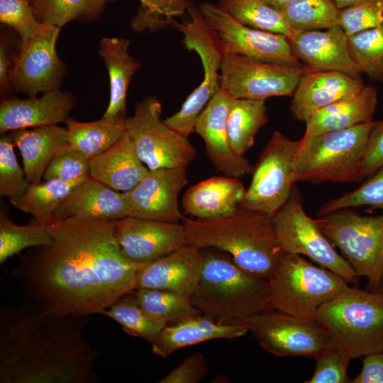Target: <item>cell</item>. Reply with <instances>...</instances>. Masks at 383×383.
I'll return each instance as SVG.
<instances>
[{
    "label": "cell",
    "instance_id": "4dcf8cb0",
    "mask_svg": "<svg viewBox=\"0 0 383 383\" xmlns=\"http://www.w3.org/2000/svg\"><path fill=\"white\" fill-rule=\"evenodd\" d=\"M126 115L105 117L91 122H80L68 118V146L89 159L113 146L126 132Z\"/></svg>",
    "mask_w": 383,
    "mask_h": 383
},
{
    "label": "cell",
    "instance_id": "e575fe53",
    "mask_svg": "<svg viewBox=\"0 0 383 383\" xmlns=\"http://www.w3.org/2000/svg\"><path fill=\"white\" fill-rule=\"evenodd\" d=\"M227 13L249 27L279 33L292 38L298 32L284 20L280 11L264 0H218Z\"/></svg>",
    "mask_w": 383,
    "mask_h": 383
},
{
    "label": "cell",
    "instance_id": "ab89813d",
    "mask_svg": "<svg viewBox=\"0 0 383 383\" xmlns=\"http://www.w3.org/2000/svg\"><path fill=\"white\" fill-rule=\"evenodd\" d=\"M351 57L368 77L383 81V23L348 37Z\"/></svg>",
    "mask_w": 383,
    "mask_h": 383
},
{
    "label": "cell",
    "instance_id": "11a10c76",
    "mask_svg": "<svg viewBox=\"0 0 383 383\" xmlns=\"http://www.w3.org/2000/svg\"><path fill=\"white\" fill-rule=\"evenodd\" d=\"M378 292L383 296V279H382V282L380 284Z\"/></svg>",
    "mask_w": 383,
    "mask_h": 383
},
{
    "label": "cell",
    "instance_id": "30bf717a",
    "mask_svg": "<svg viewBox=\"0 0 383 383\" xmlns=\"http://www.w3.org/2000/svg\"><path fill=\"white\" fill-rule=\"evenodd\" d=\"M301 139L274 131L252 170L251 183L239 209L274 216L289 199Z\"/></svg>",
    "mask_w": 383,
    "mask_h": 383
},
{
    "label": "cell",
    "instance_id": "4fadbf2b",
    "mask_svg": "<svg viewBox=\"0 0 383 383\" xmlns=\"http://www.w3.org/2000/svg\"><path fill=\"white\" fill-rule=\"evenodd\" d=\"M305 67L260 62L226 52L220 70V85L235 99L265 101L293 96Z\"/></svg>",
    "mask_w": 383,
    "mask_h": 383
},
{
    "label": "cell",
    "instance_id": "4316f807",
    "mask_svg": "<svg viewBox=\"0 0 383 383\" xmlns=\"http://www.w3.org/2000/svg\"><path fill=\"white\" fill-rule=\"evenodd\" d=\"M148 171L126 132L110 148L90 159V177L118 192L134 188Z\"/></svg>",
    "mask_w": 383,
    "mask_h": 383
},
{
    "label": "cell",
    "instance_id": "f1b7e54d",
    "mask_svg": "<svg viewBox=\"0 0 383 383\" xmlns=\"http://www.w3.org/2000/svg\"><path fill=\"white\" fill-rule=\"evenodd\" d=\"M8 134L21 152L29 183L40 182L52 157L68 146L67 129L57 125L19 129Z\"/></svg>",
    "mask_w": 383,
    "mask_h": 383
},
{
    "label": "cell",
    "instance_id": "277c9868",
    "mask_svg": "<svg viewBox=\"0 0 383 383\" xmlns=\"http://www.w3.org/2000/svg\"><path fill=\"white\" fill-rule=\"evenodd\" d=\"M198 287L190 296L204 315L222 323H243L273 309L269 282L240 267L228 254L204 249Z\"/></svg>",
    "mask_w": 383,
    "mask_h": 383
},
{
    "label": "cell",
    "instance_id": "ee69618b",
    "mask_svg": "<svg viewBox=\"0 0 383 383\" xmlns=\"http://www.w3.org/2000/svg\"><path fill=\"white\" fill-rule=\"evenodd\" d=\"M14 144L8 133L0 138V195L9 199L23 194L29 182L18 165L13 151Z\"/></svg>",
    "mask_w": 383,
    "mask_h": 383
},
{
    "label": "cell",
    "instance_id": "d590c367",
    "mask_svg": "<svg viewBox=\"0 0 383 383\" xmlns=\"http://www.w3.org/2000/svg\"><path fill=\"white\" fill-rule=\"evenodd\" d=\"M107 0H33L31 6L41 23L62 27L70 21L98 20Z\"/></svg>",
    "mask_w": 383,
    "mask_h": 383
},
{
    "label": "cell",
    "instance_id": "d6a6232c",
    "mask_svg": "<svg viewBox=\"0 0 383 383\" xmlns=\"http://www.w3.org/2000/svg\"><path fill=\"white\" fill-rule=\"evenodd\" d=\"M267 121L265 101L234 98L227 122L233 150L243 155L253 146L257 133Z\"/></svg>",
    "mask_w": 383,
    "mask_h": 383
},
{
    "label": "cell",
    "instance_id": "d4e9b609",
    "mask_svg": "<svg viewBox=\"0 0 383 383\" xmlns=\"http://www.w3.org/2000/svg\"><path fill=\"white\" fill-rule=\"evenodd\" d=\"M249 331L243 323H222L200 314L181 322L166 326L150 343L152 353L166 358L175 350L214 339H235Z\"/></svg>",
    "mask_w": 383,
    "mask_h": 383
},
{
    "label": "cell",
    "instance_id": "f907efd6",
    "mask_svg": "<svg viewBox=\"0 0 383 383\" xmlns=\"http://www.w3.org/2000/svg\"><path fill=\"white\" fill-rule=\"evenodd\" d=\"M352 383H383V351L364 356L360 372Z\"/></svg>",
    "mask_w": 383,
    "mask_h": 383
},
{
    "label": "cell",
    "instance_id": "f35d334b",
    "mask_svg": "<svg viewBox=\"0 0 383 383\" xmlns=\"http://www.w3.org/2000/svg\"><path fill=\"white\" fill-rule=\"evenodd\" d=\"M52 238L46 227L34 221L26 225H17L4 207L0 211V263L19 254L23 250L47 245Z\"/></svg>",
    "mask_w": 383,
    "mask_h": 383
},
{
    "label": "cell",
    "instance_id": "816d5d0a",
    "mask_svg": "<svg viewBox=\"0 0 383 383\" xmlns=\"http://www.w3.org/2000/svg\"><path fill=\"white\" fill-rule=\"evenodd\" d=\"M16 55V54H15ZM15 55L12 52L11 40L4 35L0 38V92L1 99H5L9 89L10 72L13 67Z\"/></svg>",
    "mask_w": 383,
    "mask_h": 383
},
{
    "label": "cell",
    "instance_id": "c3c4849f",
    "mask_svg": "<svg viewBox=\"0 0 383 383\" xmlns=\"http://www.w3.org/2000/svg\"><path fill=\"white\" fill-rule=\"evenodd\" d=\"M208 362L201 353L196 352L184 359L159 383H198L208 372Z\"/></svg>",
    "mask_w": 383,
    "mask_h": 383
},
{
    "label": "cell",
    "instance_id": "484cf974",
    "mask_svg": "<svg viewBox=\"0 0 383 383\" xmlns=\"http://www.w3.org/2000/svg\"><path fill=\"white\" fill-rule=\"evenodd\" d=\"M245 189L238 178L212 177L189 188L182 205L186 214L197 219H213L236 212Z\"/></svg>",
    "mask_w": 383,
    "mask_h": 383
},
{
    "label": "cell",
    "instance_id": "b9f144b4",
    "mask_svg": "<svg viewBox=\"0 0 383 383\" xmlns=\"http://www.w3.org/2000/svg\"><path fill=\"white\" fill-rule=\"evenodd\" d=\"M367 177L356 189L326 203L320 209L318 216L339 209L362 206L383 210V167Z\"/></svg>",
    "mask_w": 383,
    "mask_h": 383
},
{
    "label": "cell",
    "instance_id": "60d3db41",
    "mask_svg": "<svg viewBox=\"0 0 383 383\" xmlns=\"http://www.w3.org/2000/svg\"><path fill=\"white\" fill-rule=\"evenodd\" d=\"M139 1L140 6L131 22L132 29L136 32L155 31L173 26L177 18L188 13L194 6L192 0Z\"/></svg>",
    "mask_w": 383,
    "mask_h": 383
},
{
    "label": "cell",
    "instance_id": "bcb514c9",
    "mask_svg": "<svg viewBox=\"0 0 383 383\" xmlns=\"http://www.w3.org/2000/svg\"><path fill=\"white\" fill-rule=\"evenodd\" d=\"M383 23V0H364L340 10L339 25L348 35Z\"/></svg>",
    "mask_w": 383,
    "mask_h": 383
},
{
    "label": "cell",
    "instance_id": "cb8c5ba5",
    "mask_svg": "<svg viewBox=\"0 0 383 383\" xmlns=\"http://www.w3.org/2000/svg\"><path fill=\"white\" fill-rule=\"evenodd\" d=\"M131 213L132 207L125 192L113 189L90 177L59 206L54 221L68 218L118 221Z\"/></svg>",
    "mask_w": 383,
    "mask_h": 383
},
{
    "label": "cell",
    "instance_id": "7dc6e473",
    "mask_svg": "<svg viewBox=\"0 0 383 383\" xmlns=\"http://www.w3.org/2000/svg\"><path fill=\"white\" fill-rule=\"evenodd\" d=\"M316 368L313 376L306 383H347L350 382L347 367L351 359L345 353L327 347L313 357Z\"/></svg>",
    "mask_w": 383,
    "mask_h": 383
},
{
    "label": "cell",
    "instance_id": "5bb4252c",
    "mask_svg": "<svg viewBox=\"0 0 383 383\" xmlns=\"http://www.w3.org/2000/svg\"><path fill=\"white\" fill-rule=\"evenodd\" d=\"M198 9L221 40L226 52L263 62L302 65L293 54L285 35L245 26L218 4L204 2Z\"/></svg>",
    "mask_w": 383,
    "mask_h": 383
},
{
    "label": "cell",
    "instance_id": "ac0fdd59",
    "mask_svg": "<svg viewBox=\"0 0 383 383\" xmlns=\"http://www.w3.org/2000/svg\"><path fill=\"white\" fill-rule=\"evenodd\" d=\"M233 99L221 87L199 115L194 132L204 140L207 156L216 170L238 179L252 173L253 167L243 155L233 150L229 142L227 122Z\"/></svg>",
    "mask_w": 383,
    "mask_h": 383
},
{
    "label": "cell",
    "instance_id": "2e32d148",
    "mask_svg": "<svg viewBox=\"0 0 383 383\" xmlns=\"http://www.w3.org/2000/svg\"><path fill=\"white\" fill-rule=\"evenodd\" d=\"M60 28L20 41L10 72V84L29 97L59 89L67 65L57 56L56 41Z\"/></svg>",
    "mask_w": 383,
    "mask_h": 383
},
{
    "label": "cell",
    "instance_id": "83f0119b",
    "mask_svg": "<svg viewBox=\"0 0 383 383\" xmlns=\"http://www.w3.org/2000/svg\"><path fill=\"white\" fill-rule=\"evenodd\" d=\"M377 104V91L366 85L358 93L331 104L313 114L306 122L303 140L318 135L349 128L373 121Z\"/></svg>",
    "mask_w": 383,
    "mask_h": 383
},
{
    "label": "cell",
    "instance_id": "603a6c76",
    "mask_svg": "<svg viewBox=\"0 0 383 383\" xmlns=\"http://www.w3.org/2000/svg\"><path fill=\"white\" fill-rule=\"evenodd\" d=\"M360 77L335 71L307 69L293 94L291 111L294 119L306 123L316 112L351 96L364 87Z\"/></svg>",
    "mask_w": 383,
    "mask_h": 383
},
{
    "label": "cell",
    "instance_id": "1f68e13d",
    "mask_svg": "<svg viewBox=\"0 0 383 383\" xmlns=\"http://www.w3.org/2000/svg\"><path fill=\"white\" fill-rule=\"evenodd\" d=\"M87 179L73 182L49 179L29 183L22 195L9 200L19 210L30 213L35 222L46 227L54 221L55 213L59 206Z\"/></svg>",
    "mask_w": 383,
    "mask_h": 383
},
{
    "label": "cell",
    "instance_id": "f6af8a7d",
    "mask_svg": "<svg viewBox=\"0 0 383 383\" xmlns=\"http://www.w3.org/2000/svg\"><path fill=\"white\" fill-rule=\"evenodd\" d=\"M90 177V159L69 146L52 157L43 174L44 180L59 179L73 182Z\"/></svg>",
    "mask_w": 383,
    "mask_h": 383
},
{
    "label": "cell",
    "instance_id": "5b68a950",
    "mask_svg": "<svg viewBox=\"0 0 383 383\" xmlns=\"http://www.w3.org/2000/svg\"><path fill=\"white\" fill-rule=\"evenodd\" d=\"M315 319L329 346L350 358L383 351V296L379 292L348 287L323 304Z\"/></svg>",
    "mask_w": 383,
    "mask_h": 383
},
{
    "label": "cell",
    "instance_id": "7bdbcfd3",
    "mask_svg": "<svg viewBox=\"0 0 383 383\" xmlns=\"http://www.w3.org/2000/svg\"><path fill=\"white\" fill-rule=\"evenodd\" d=\"M0 21L13 28L25 41L50 30L52 26L39 22L27 0H0Z\"/></svg>",
    "mask_w": 383,
    "mask_h": 383
},
{
    "label": "cell",
    "instance_id": "6da1fadb",
    "mask_svg": "<svg viewBox=\"0 0 383 383\" xmlns=\"http://www.w3.org/2000/svg\"><path fill=\"white\" fill-rule=\"evenodd\" d=\"M116 223L68 218L47 226L52 243L30 248L11 270L27 301L51 316L87 317L133 292L139 265L122 255Z\"/></svg>",
    "mask_w": 383,
    "mask_h": 383
},
{
    "label": "cell",
    "instance_id": "ffe728a7",
    "mask_svg": "<svg viewBox=\"0 0 383 383\" xmlns=\"http://www.w3.org/2000/svg\"><path fill=\"white\" fill-rule=\"evenodd\" d=\"M204 257V249L187 244L156 260L139 265L135 289H162L191 296L201 278Z\"/></svg>",
    "mask_w": 383,
    "mask_h": 383
},
{
    "label": "cell",
    "instance_id": "52a82bcc",
    "mask_svg": "<svg viewBox=\"0 0 383 383\" xmlns=\"http://www.w3.org/2000/svg\"><path fill=\"white\" fill-rule=\"evenodd\" d=\"M273 309L301 318H315L318 309L349 286L340 275L299 255L284 254L269 280Z\"/></svg>",
    "mask_w": 383,
    "mask_h": 383
},
{
    "label": "cell",
    "instance_id": "db71d44e",
    "mask_svg": "<svg viewBox=\"0 0 383 383\" xmlns=\"http://www.w3.org/2000/svg\"><path fill=\"white\" fill-rule=\"evenodd\" d=\"M364 0H334L337 6L340 9H345L349 6L357 4Z\"/></svg>",
    "mask_w": 383,
    "mask_h": 383
},
{
    "label": "cell",
    "instance_id": "7402d4cb",
    "mask_svg": "<svg viewBox=\"0 0 383 383\" xmlns=\"http://www.w3.org/2000/svg\"><path fill=\"white\" fill-rule=\"evenodd\" d=\"M76 102L77 98L70 91L60 89L44 93L40 97L1 99L0 133L65 123Z\"/></svg>",
    "mask_w": 383,
    "mask_h": 383
},
{
    "label": "cell",
    "instance_id": "836d02e7",
    "mask_svg": "<svg viewBox=\"0 0 383 383\" xmlns=\"http://www.w3.org/2000/svg\"><path fill=\"white\" fill-rule=\"evenodd\" d=\"M140 306L153 319L165 326L202 314L184 294L157 289L133 291Z\"/></svg>",
    "mask_w": 383,
    "mask_h": 383
},
{
    "label": "cell",
    "instance_id": "9a60e30c",
    "mask_svg": "<svg viewBox=\"0 0 383 383\" xmlns=\"http://www.w3.org/2000/svg\"><path fill=\"white\" fill-rule=\"evenodd\" d=\"M257 343L278 356H312L329 346L327 335L315 318H301L271 309L247 319Z\"/></svg>",
    "mask_w": 383,
    "mask_h": 383
},
{
    "label": "cell",
    "instance_id": "74e56055",
    "mask_svg": "<svg viewBox=\"0 0 383 383\" xmlns=\"http://www.w3.org/2000/svg\"><path fill=\"white\" fill-rule=\"evenodd\" d=\"M104 315L117 322L128 334L149 343L166 326L144 311L133 292L116 301Z\"/></svg>",
    "mask_w": 383,
    "mask_h": 383
},
{
    "label": "cell",
    "instance_id": "44dd1931",
    "mask_svg": "<svg viewBox=\"0 0 383 383\" xmlns=\"http://www.w3.org/2000/svg\"><path fill=\"white\" fill-rule=\"evenodd\" d=\"M348 37L337 25L323 31L298 32L289 40L293 54L307 69L335 71L360 77L362 72L351 57Z\"/></svg>",
    "mask_w": 383,
    "mask_h": 383
},
{
    "label": "cell",
    "instance_id": "8fae6325",
    "mask_svg": "<svg viewBox=\"0 0 383 383\" xmlns=\"http://www.w3.org/2000/svg\"><path fill=\"white\" fill-rule=\"evenodd\" d=\"M161 112L155 96L137 102L133 115L126 118V132L149 170L187 167L197 152L187 138L161 121Z\"/></svg>",
    "mask_w": 383,
    "mask_h": 383
},
{
    "label": "cell",
    "instance_id": "e0dca14e",
    "mask_svg": "<svg viewBox=\"0 0 383 383\" xmlns=\"http://www.w3.org/2000/svg\"><path fill=\"white\" fill-rule=\"evenodd\" d=\"M115 238L122 255L142 265L187 245L182 223L127 216L116 221Z\"/></svg>",
    "mask_w": 383,
    "mask_h": 383
},
{
    "label": "cell",
    "instance_id": "d6986e66",
    "mask_svg": "<svg viewBox=\"0 0 383 383\" xmlns=\"http://www.w3.org/2000/svg\"><path fill=\"white\" fill-rule=\"evenodd\" d=\"M187 184V167L149 170L134 188L125 192L132 207L131 216L179 223L183 217L178 196Z\"/></svg>",
    "mask_w": 383,
    "mask_h": 383
},
{
    "label": "cell",
    "instance_id": "9c48e42d",
    "mask_svg": "<svg viewBox=\"0 0 383 383\" xmlns=\"http://www.w3.org/2000/svg\"><path fill=\"white\" fill-rule=\"evenodd\" d=\"M188 13L189 21L183 23L177 21L172 27L182 33L185 48L199 56L203 79L181 109L163 121L171 129L187 138L194 132L196 121L206 104L221 89L219 71L226 53L221 40L199 9L193 6Z\"/></svg>",
    "mask_w": 383,
    "mask_h": 383
},
{
    "label": "cell",
    "instance_id": "8d00e7d4",
    "mask_svg": "<svg viewBox=\"0 0 383 383\" xmlns=\"http://www.w3.org/2000/svg\"><path fill=\"white\" fill-rule=\"evenodd\" d=\"M340 10L334 0H296L279 11L292 29L303 32L339 25Z\"/></svg>",
    "mask_w": 383,
    "mask_h": 383
},
{
    "label": "cell",
    "instance_id": "7a4b0ae2",
    "mask_svg": "<svg viewBox=\"0 0 383 383\" xmlns=\"http://www.w3.org/2000/svg\"><path fill=\"white\" fill-rule=\"evenodd\" d=\"M87 317L47 315L31 302L0 309V383H91L97 350Z\"/></svg>",
    "mask_w": 383,
    "mask_h": 383
},
{
    "label": "cell",
    "instance_id": "9f6ffc18",
    "mask_svg": "<svg viewBox=\"0 0 383 383\" xmlns=\"http://www.w3.org/2000/svg\"><path fill=\"white\" fill-rule=\"evenodd\" d=\"M27 1H28L30 3H31L33 0H27Z\"/></svg>",
    "mask_w": 383,
    "mask_h": 383
},
{
    "label": "cell",
    "instance_id": "f5cc1de1",
    "mask_svg": "<svg viewBox=\"0 0 383 383\" xmlns=\"http://www.w3.org/2000/svg\"><path fill=\"white\" fill-rule=\"evenodd\" d=\"M272 7L280 10L288 4L296 1V0H264Z\"/></svg>",
    "mask_w": 383,
    "mask_h": 383
},
{
    "label": "cell",
    "instance_id": "8992f818",
    "mask_svg": "<svg viewBox=\"0 0 383 383\" xmlns=\"http://www.w3.org/2000/svg\"><path fill=\"white\" fill-rule=\"evenodd\" d=\"M376 122L372 121L325 133L306 140L301 138L295 162V182L358 181Z\"/></svg>",
    "mask_w": 383,
    "mask_h": 383
},
{
    "label": "cell",
    "instance_id": "7c38bea8",
    "mask_svg": "<svg viewBox=\"0 0 383 383\" xmlns=\"http://www.w3.org/2000/svg\"><path fill=\"white\" fill-rule=\"evenodd\" d=\"M279 243L286 254L306 255L348 283L358 276L323 234L316 220L304 211L300 192L294 187L284 205L273 216Z\"/></svg>",
    "mask_w": 383,
    "mask_h": 383
},
{
    "label": "cell",
    "instance_id": "ba28073f",
    "mask_svg": "<svg viewBox=\"0 0 383 383\" xmlns=\"http://www.w3.org/2000/svg\"><path fill=\"white\" fill-rule=\"evenodd\" d=\"M316 220L357 275L367 279L368 290L378 292L383 279V214L367 216L343 209Z\"/></svg>",
    "mask_w": 383,
    "mask_h": 383
},
{
    "label": "cell",
    "instance_id": "681fc988",
    "mask_svg": "<svg viewBox=\"0 0 383 383\" xmlns=\"http://www.w3.org/2000/svg\"><path fill=\"white\" fill-rule=\"evenodd\" d=\"M383 167V118L374 126L360 167L358 180Z\"/></svg>",
    "mask_w": 383,
    "mask_h": 383
},
{
    "label": "cell",
    "instance_id": "3957f363",
    "mask_svg": "<svg viewBox=\"0 0 383 383\" xmlns=\"http://www.w3.org/2000/svg\"><path fill=\"white\" fill-rule=\"evenodd\" d=\"M188 245L226 252L248 273L269 280L285 254L274 226L273 217L238 209L213 219L182 218Z\"/></svg>",
    "mask_w": 383,
    "mask_h": 383
},
{
    "label": "cell",
    "instance_id": "f546056e",
    "mask_svg": "<svg viewBox=\"0 0 383 383\" xmlns=\"http://www.w3.org/2000/svg\"><path fill=\"white\" fill-rule=\"evenodd\" d=\"M130 41L123 38H101L99 54L103 58L109 76L110 99L105 117L126 115V100L132 77L140 63L130 55Z\"/></svg>",
    "mask_w": 383,
    "mask_h": 383
}]
</instances>
